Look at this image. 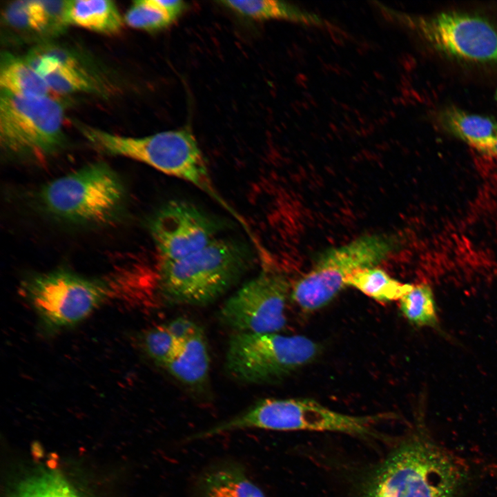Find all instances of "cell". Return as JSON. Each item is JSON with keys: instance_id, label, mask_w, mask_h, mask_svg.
<instances>
[{"instance_id": "obj_1", "label": "cell", "mask_w": 497, "mask_h": 497, "mask_svg": "<svg viewBox=\"0 0 497 497\" xmlns=\"http://www.w3.org/2000/svg\"><path fill=\"white\" fill-rule=\"evenodd\" d=\"M253 254L245 243L215 239L183 258L160 261L156 291L164 305H204L222 295L248 270Z\"/></svg>"}, {"instance_id": "obj_2", "label": "cell", "mask_w": 497, "mask_h": 497, "mask_svg": "<svg viewBox=\"0 0 497 497\" xmlns=\"http://www.w3.org/2000/svg\"><path fill=\"white\" fill-rule=\"evenodd\" d=\"M465 479V470L452 456L413 436L371 473L360 497H457Z\"/></svg>"}, {"instance_id": "obj_3", "label": "cell", "mask_w": 497, "mask_h": 497, "mask_svg": "<svg viewBox=\"0 0 497 497\" xmlns=\"http://www.w3.org/2000/svg\"><path fill=\"white\" fill-rule=\"evenodd\" d=\"M83 136L96 149L144 163L166 175L186 181L225 204L211 182L202 153L186 128L128 137L86 125L79 126Z\"/></svg>"}, {"instance_id": "obj_4", "label": "cell", "mask_w": 497, "mask_h": 497, "mask_svg": "<svg viewBox=\"0 0 497 497\" xmlns=\"http://www.w3.org/2000/svg\"><path fill=\"white\" fill-rule=\"evenodd\" d=\"M39 202L50 215L76 224H105L121 211L125 186L107 164L97 162L56 178L39 190Z\"/></svg>"}, {"instance_id": "obj_5", "label": "cell", "mask_w": 497, "mask_h": 497, "mask_svg": "<svg viewBox=\"0 0 497 497\" xmlns=\"http://www.w3.org/2000/svg\"><path fill=\"white\" fill-rule=\"evenodd\" d=\"M382 416H352L304 398H264L237 415L207 428L208 438L225 433L262 429L277 431L340 432L359 436L373 433L372 426Z\"/></svg>"}, {"instance_id": "obj_6", "label": "cell", "mask_w": 497, "mask_h": 497, "mask_svg": "<svg viewBox=\"0 0 497 497\" xmlns=\"http://www.w3.org/2000/svg\"><path fill=\"white\" fill-rule=\"evenodd\" d=\"M398 244V238L392 235L369 234L327 249L293 284L290 296L304 311L322 308L346 286L348 277L384 260Z\"/></svg>"}, {"instance_id": "obj_7", "label": "cell", "mask_w": 497, "mask_h": 497, "mask_svg": "<svg viewBox=\"0 0 497 497\" xmlns=\"http://www.w3.org/2000/svg\"><path fill=\"white\" fill-rule=\"evenodd\" d=\"M318 349L315 342L304 335L235 333L228 341L225 366L237 381L271 383L311 362Z\"/></svg>"}, {"instance_id": "obj_8", "label": "cell", "mask_w": 497, "mask_h": 497, "mask_svg": "<svg viewBox=\"0 0 497 497\" xmlns=\"http://www.w3.org/2000/svg\"><path fill=\"white\" fill-rule=\"evenodd\" d=\"M64 108L50 97H25L0 90V144L10 155L44 159L65 144Z\"/></svg>"}, {"instance_id": "obj_9", "label": "cell", "mask_w": 497, "mask_h": 497, "mask_svg": "<svg viewBox=\"0 0 497 497\" xmlns=\"http://www.w3.org/2000/svg\"><path fill=\"white\" fill-rule=\"evenodd\" d=\"M115 287L110 281L59 269L29 277L21 289L46 324L61 328L87 318L115 293Z\"/></svg>"}, {"instance_id": "obj_10", "label": "cell", "mask_w": 497, "mask_h": 497, "mask_svg": "<svg viewBox=\"0 0 497 497\" xmlns=\"http://www.w3.org/2000/svg\"><path fill=\"white\" fill-rule=\"evenodd\" d=\"M289 293V283L282 272L265 268L224 303L220 319L236 333H278L286 324Z\"/></svg>"}, {"instance_id": "obj_11", "label": "cell", "mask_w": 497, "mask_h": 497, "mask_svg": "<svg viewBox=\"0 0 497 497\" xmlns=\"http://www.w3.org/2000/svg\"><path fill=\"white\" fill-rule=\"evenodd\" d=\"M436 50L459 61L497 64V26L487 19L460 12H443L411 20Z\"/></svg>"}, {"instance_id": "obj_12", "label": "cell", "mask_w": 497, "mask_h": 497, "mask_svg": "<svg viewBox=\"0 0 497 497\" xmlns=\"http://www.w3.org/2000/svg\"><path fill=\"white\" fill-rule=\"evenodd\" d=\"M222 224L195 205L171 200L156 213L150 231L160 261L183 258L213 240Z\"/></svg>"}, {"instance_id": "obj_13", "label": "cell", "mask_w": 497, "mask_h": 497, "mask_svg": "<svg viewBox=\"0 0 497 497\" xmlns=\"http://www.w3.org/2000/svg\"><path fill=\"white\" fill-rule=\"evenodd\" d=\"M24 58L46 80L50 89L57 93L99 91L93 77L66 49L43 44L29 51Z\"/></svg>"}, {"instance_id": "obj_14", "label": "cell", "mask_w": 497, "mask_h": 497, "mask_svg": "<svg viewBox=\"0 0 497 497\" xmlns=\"http://www.w3.org/2000/svg\"><path fill=\"white\" fill-rule=\"evenodd\" d=\"M195 497H267L250 477L244 466L222 460L204 469L195 481Z\"/></svg>"}, {"instance_id": "obj_15", "label": "cell", "mask_w": 497, "mask_h": 497, "mask_svg": "<svg viewBox=\"0 0 497 497\" xmlns=\"http://www.w3.org/2000/svg\"><path fill=\"white\" fill-rule=\"evenodd\" d=\"M183 385L199 391L206 386L210 372V355L204 330L180 343L179 347L164 367Z\"/></svg>"}, {"instance_id": "obj_16", "label": "cell", "mask_w": 497, "mask_h": 497, "mask_svg": "<svg viewBox=\"0 0 497 497\" xmlns=\"http://www.w3.org/2000/svg\"><path fill=\"white\" fill-rule=\"evenodd\" d=\"M442 130L480 152L497 139V121L449 106L436 115Z\"/></svg>"}, {"instance_id": "obj_17", "label": "cell", "mask_w": 497, "mask_h": 497, "mask_svg": "<svg viewBox=\"0 0 497 497\" xmlns=\"http://www.w3.org/2000/svg\"><path fill=\"white\" fill-rule=\"evenodd\" d=\"M1 90L25 97L48 96L50 90L46 80L25 58L8 52L1 55Z\"/></svg>"}, {"instance_id": "obj_18", "label": "cell", "mask_w": 497, "mask_h": 497, "mask_svg": "<svg viewBox=\"0 0 497 497\" xmlns=\"http://www.w3.org/2000/svg\"><path fill=\"white\" fill-rule=\"evenodd\" d=\"M68 23L105 35L119 32L123 19L114 1L110 0H70Z\"/></svg>"}, {"instance_id": "obj_19", "label": "cell", "mask_w": 497, "mask_h": 497, "mask_svg": "<svg viewBox=\"0 0 497 497\" xmlns=\"http://www.w3.org/2000/svg\"><path fill=\"white\" fill-rule=\"evenodd\" d=\"M345 285L380 303L399 300L413 288L412 284L401 282L376 266L355 271L347 277Z\"/></svg>"}, {"instance_id": "obj_20", "label": "cell", "mask_w": 497, "mask_h": 497, "mask_svg": "<svg viewBox=\"0 0 497 497\" xmlns=\"http://www.w3.org/2000/svg\"><path fill=\"white\" fill-rule=\"evenodd\" d=\"M9 497H81L59 472L37 469L23 476L12 488Z\"/></svg>"}, {"instance_id": "obj_21", "label": "cell", "mask_w": 497, "mask_h": 497, "mask_svg": "<svg viewBox=\"0 0 497 497\" xmlns=\"http://www.w3.org/2000/svg\"><path fill=\"white\" fill-rule=\"evenodd\" d=\"M221 3L244 16L258 20L287 19L306 23H320L314 14L286 3L272 0L222 1Z\"/></svg>"}, {"instance_id": "obj_22", "label": "cell", "mask_w": 497, "mask_h": 497, "mask_svg": "<svg viewBox=\"0 0 497 497\" xmlns=\"http://www.w3.org/2000/svg\"><path fill=\"white\" fill-rule=\"evenodd\" d=\"M399 306L405 318L413 324L439 327L433 293L428 284L413 285L412 289L399 300Z\"/></svg>"}, {"instance_id": "obj_23", "label": "cell", "mask_w": 497, "mask_h": 497, "mask_svg": "<svg viewBox=\"0 0 497 497\" xmlns=\"http://www.w3.org/2000/svg\"><path fill=\"white\" fill-rule=\"evenodd\" d=\"M124 20L133 28L154 32L168 27L176 19L158 0H137L128 8Z\"/></svg>"}, {"instance_id": "obj_24", "label": "cell", "mask_w": 497, "mask_h": 497, "mask_svg": "<svg viewBox=\"0 0 497 497\" xmlns=\"http://www.w3.org/2000/svg\"><path fill=\"white\" fill-rule=\"evenodd\" d=\"M143 342L148 355L157 364L164 368L176 353L180 345L165 324L156 326L147 331Z\"/></svg>"}, {"instance_id": "obj_25", "label": "cell", "mask_w": 497, "mask_h": 497, "mask_svg": "<svg viewBox=\"0 0 497 497\" xmlns=\"http://www.w3.org/2000/svg\"><path fill=\"white\" fill-rule=\"evenodd\" d=\"M2 21L6 28L17 33L39 35L34 20L30 0L14 1L6 6Z\"/></svg>"}, {"instance_id": "obj_26", "label": "cell", "mask_w": 497, "mask_h": 497, "mask_svg": "<svg viewBox=\"0 0 497 497\" xmlns=\"http://www.w3.org/2000/svg\"><path fill=\"white\" fill-rule=\"evenodd\" d=\"M166 328L179 343L192 338L202 328L193 320L186 318H177L165 324Z\"/></svg>"}, {"instance_id": "obj_27", "label": "cell", "mask_w": 497, "mask_h": 497, "mask_svg": "<svg viewBox=\"0 0 497 497\" xmlns=\"http://www.w3.org/2000/svg\"><path fill=\"white\" fill-rule=\"evenodd\" d=\"M479 153L492 158L497 162V139Z\"/></svg>"}]
</instances>
